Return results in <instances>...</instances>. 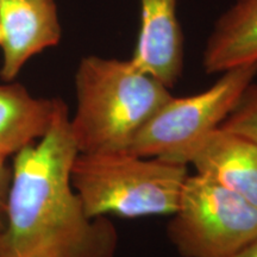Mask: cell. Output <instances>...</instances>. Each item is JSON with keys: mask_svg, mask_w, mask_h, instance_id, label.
Instances as JSON below:
<instances>
[{"mask_svg": "<svg viewBox=\"0 0 257 257\" xmlns=\"http://www.w3.org/2000/svg\"><path fill=\"white\" fill-rule=\"evenodd\" d=\"M70 131L79 153L126 152L141 128L172 96L130 60L86 56L75 73Z\"/></svg>", "mask_w": 257, "mask_h": 257, "instance_id": "obj_2", "label": "cell"}, {"mask_svg": "<svg viewBox=\"0 0 257 257\" xmlns=\"http://www.w3.org/2000/svg\"><path fill=\"white\" fill-rule=\"evenodd\" d=\"M187 166L127 152L79 153L70 180L88 217L172 216Z\"/></svg>", "mask_w": 257, "mask_h": 257, "instance_id": "obj_3", "label": "cell"}, {"mask_svg": "<svg viewBox=\"0 0 257 257\" xmlns=\"http://www.w3.org/2000/svg\"><path fill=\"white\" fill-rule=\"evenodd\" d=\"M62 36L55 0H0V78L12 81L31 57Z\"/></svg>", "mask_w": 257, "mask_h": 257, "instance_id": "obj_7", "label": "cell"}, {"mask_svg": "<svg viewBox=\"0 0 257 257\" xmlns=\"http://www.w3.org/2000/svg\"><path fill=\"white\" fill-rule=\"evenodd\" d=\"M62 99L36 98L21 83L0 85V156H14L48 133Z\"/></svg>", "mask_w": 257, "mask_h": 257, "instance_id": "obj_9", "label": "cell"}, {"mask_svg": "<svg viewBox=\"0 0 257 257\" xmlns=\"http://www.w3.org/2000/svg\"><path fill=\"white\" fill-rule=\"evenodd\" d=\"M220 127L257 144V82L246 87Z\"/></svg>", "mask_w": 257, "mask_h": 257, "instance_id": "obj_11", "label": "cell"}, {"mask_svg": "<svg viewBox=\"0 0 257 257\" xmlns=\"http://www.w3.org/2000/svg\"><path fill=\"white\" fill-rule=\"evenodd\" d=\"M161 159L191 165L197 174L213 180L257 206V144L248 138L219 126Z\"/></svg>", "mask_w": 257, "mask_h": 257, "instance_id": "obj_6", "label": "cell"}, {"mask_svg": "<svg viewBox=\"0 0 257 257\" xmlns=\"http://www.w3.org/2000/svg\"><path fill=\"white\" fill-rule=\"evenodd\" d=\"M172 216L168 237L182 257H232L257 239V206L197 173Z\"/></svg>", "mask_w": 257, "mask_h": 257, "instance_id": "obj_4", "label": "cell"}, {"mask_svg": "<svg viewBox=\"0 0 257 257\" xmlns=\"http://www.w3.org/2000/svg\"><path fill=\"white\" fill-rule=\"evenodd\" d=\"M232 257H257V239L253 240L252 243H250L248 246H245Z\"/></svg>", "mask_w": 257, "mask_h": 257, "instance_id": "obj_13", "label": "cell"}, {"mask_svg": "<svg viewBox=\"0 0 257 257\" xmlns=\"http://www.w3.org/2000/svg\"><path fill=\"white\" fill-rule=\"evenodd\" d=\"M11 175L12 169L11 165H9L8 162V157L0 156V232H3L5 229L6 206H8Z\"/></svg>", "mask_w": 257, "mask_h": 257, "instance_id": "obj_12", "label": "cell"}, {"mask_svg": "<svg viewBox=\"0 0 257 257\" xmlns=\"http://www.w3.org/2000/svg\"><path fill=\"white\" fill-rule=\"evenodd\" d=\"M178 0H141V23L130 61L167 88L174 87L184 69V35Z\"/></svg>", "mask_w": 257, "mask_h": 257, "instance_id": "obj_8", "label": "cell"}, {"mask_svg": "<svg viewBox=\"0 0 257 257\" xmlns=\"http://www.w3.org/2000/svg\"><path fill=\"white\" fill-rule=\"evenodd\" d=\"M61 100L48 133L14 155L0 257H114L107 217L87 216L70 180L79 154Z\"/></svg>", "mask_w": 257, "mask_h": 257, "instance_id": "obj_1", "label": "cell"}, {"mask_svg": "<svg viewBox=\"0 0 257 257\" xmlns=\"http://www.w3.org/2000/svg\"><path fill=\"white\" fill-rule=\"evenodd\" d=\"M257 62V0H238L214 25L202 66L206 73H223Z\"/></svg>", "mask_w": 257, "mask_h": 257, "instance_id": "obj_10", "label": "cell"}, {"mask_svg": "<svg viewBox=\"0 0 257 257\" xmlns=\"http://www.w3.org/2000/svg\"><path fill=\"white\" fill-rule=\"evenodd\" d=\"M256 75L257 62L245 63L225 70L198 94L172 95L141 128L126 152L142 157H167L216 130Z\"/></svg>", "mask_w": 257, "mask_h": 257, "instance_id": "obj_5", "label": "cell"}]
</instances>
